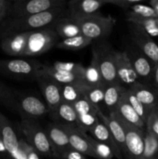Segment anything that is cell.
I'll list each match as a JSON object with an SVG mask.
<instances>
[{"label": "cell", "instance_id": "1", "mask_svg": "<svg viewBox=\"0 0 158 159\" xmlns=\"http://www.w3.org/2000/svg\"><path fill=\"white\" fill-rule=\"evenodd\" d=\"M68 12L66 7L57 8L52 10L46 11L36 15L27 16L9 17L2 23V37L10 34H21L31 32L36 30L52 27L53 25L60 18Z\"/></svg>", "mask_w": 158, "mask_h": 159}, {"label": "cell", "instance_id": "2", "mask_svg": "<svg viewBox=\"0 0 158 159\" xmlns=\"http://www.w3.org/2000/svg\"><path fill=\"white\" fill-rule=\"evenodd\" d=\"M74 17V16H73ZM77 20L82 35L94 41L103 40L112 31L116 20L112 16L100 13L82 17H74Z\"/></svg>", "mask_w": 158, "mask_h": 159}, {"label": "cell", "instance_id": "3", "mask_svg": "<svg viewBox=\"0 0 158 159\" xmlns=\"http://www.w3.org/2000/svg\"><path fill=\"white\" fill-rule=\"evenodd\" d=\"M96 53L102 79L105 85L120 83L116 66V50L105 40L94 41L92 48Z\"/></svg>", "mask_w": 158, "mask_h": 159}, {"label": "cell", "instance_id": "4", "mask_svg": "<svg viewBox=\"0 0 158 159\" xmlns=\"http://www.w3.org/2000/svg\"><path fill=\"white\" fill-rule=\"evenodd\" d=\"M64 0H16L12 2L9 16L12 18L36 15L57 8L67 6Z\"/></svg>", "mask_w": 158, "mask_h": 159}, {"label": "cell", "instance_id": "5", "mask_svg": "<svg viewBox=\"0 0 158 159\" xmlns=\"http://www.w3.org/2000/svg\"><path fill=\"white\" fill-rule=\"evenodd\" d=\"M60 39L52 27L43 28L29 32L24 57L39 56L56 47Z\"/></svg>", "mask_w": 158, "mask_h": 159}, {"label": "cell", "instance_id": "6", "mask_svg": "<svg viewBox=\"0 0 158 159\" xmlns=\"http://www.w3.org/2000/svg\"><path fill=\"white\" fill-rule=\"evenodd\" d=\"M20 128L26 138V141L38 154L45 157H51L54 154L45 130L40 127L36 120L23 119Z\"/></svg>", "mask_w": 158, "mask_h": 159}, {"label": "cell", "instance_id": "7", "mask_svg": "<svg viewBox=\"0 0 158 159\" xmlns=\"http://www.w3.org/2000/svg\"><path fill=\"white\" fill-rule=\"evenodd\" d=\"M42 67L43 65L36 61H26L23 59L0 61V73L17 79L33 78L35 79Z\"/></svg>", "mask_w": 158, "mask_h": 159}, {"label": "cell", "instance_id": "8", "mask_svg": "<svg viewBox=\"0 0 158 159\" xmlns=\"http://www.w3.org/2000/svg\"><path fill=\"white\" fill-rule=\"evenodd\" d=\"M124 51L129 58L139 82L144 85L153 86L154 63L141 52L133 43L131 45H128Z\"/></svg>", "mask_w": 158, "mask_h": 159}, {"label": "cell", "instance_id": "9", "mask_svg": "<svg viewBox=\"0 0 158 159\" xmlns=\"http://www.w3.org/2000/svg\"><path fill=\"white\" fill-rule=\"evenodd\" d=\"M120 122L124 132L125 141V155L130 159H141L144 150L145 130L130 125L119 117L116 112H113Z\"/></svg>", "mask_w": 158, "mask_h": 159}, {"label": "cell", "instance_id": "10", "mask_svg": "<svg viewBox=\"0 0 158 159\" xmlns=\"http://www.w3.org/2000/svg\"><path fill=\"white\" fill-rule=\"evenodd\" d=\"M128 29L132 43L150 58L154 65H157L158 44L153 40L151 36L141 26L133 23H129Z\"/></svg>", "mask_w": 158, "mask_h": 159}, {"label": "cell", "instance_id": "11", "mask_svg": "<svg viewBox=\"0 0 158 159\" xmlns=\"http://www.w3.org/2000/svg\"><path fill=\"white\" fill-rule=\"evenodd\" d=\"M35 80L38 84L50 112L53 113L62 102L61 85L40 70L37 73Z\"/></svg>", "mask_w": 158, "mask_h": 159}, {"label": "cell", "instance_id": "12", "mask_svg": "<svg viewBox=\"0 0 158 159\" xmlns=\"http://www.w3.org/2000/svg\"><path fill=\"white\" fill-rule=\"evenodd\" d=\"M116 73L119 82L129 88L139 82V78L125 51H116Z\"/></svg>", "mask_w": 158, "mask_h": 159}, {"label": "cell", "instance_id": "13", "mask_svg": "<svg viewBox=\"0 0 158 159\" xmlns=\"http://www.w3.org/2000/svg\"><path fill=\"white\" fill-rule=\"evenodd\" d=\"M45 132L54 155L57 158H62L63 155L71 149L66 131L60 124H52L48 126Z\"/></svg>", "mask_w": 158, "mask_h": 159}, {"label": "cell", "instance_id": "14", "mask_svg": "<svg viewBox=\"0 0 158 159\" xmlns=\"http://www.w3.org/2000/svg\"><path fill=\"white\" fill-rule=\"evenodd\" d=\"M29 32L4 36L1 40L3 52L13 57H24Z\"/></svg>", "mask_w": 158, "mask_h": 159}, {"label": "cell", "instance_id": "15", "mask_svg": "<svg viewBox=\"0 0 158 159\" xmlns=\"http://www.w3.org/2000/svg\"><path fill=\"white\" fill-rule=\"evenodd\" d=\"M105 4V0H71L67 3V9L71 16H88L99 12Z\"/></svg>", "mask_w": 158, "mask_h": 159}, {"label": "cell", "instance_id": "16", "mask_svg": "<svg viewBox=\"0 0 158 159\" xmlns=\"http://www.w3.org/2000/svg\"><path fill=\"white\" fill-rule=\"evenodd\" d=\"M26 94L19 93L0 82V104L23 116V106Z\"/></svg>", "mask_w": 158, "mask_h": 159}, {"label": "cell", "instance_id": "17", "mask_svg": "<svg viewBox=\"0 0 158 159\" xmlns=\"http://www.w3.org/2000/svg\"><path fill=\"white\" fill-rule=\"evenodd\" d=\"M60 125L68 134L71 148L82 155L96 158L92 147L83 136L81 130L74 126L65 125V124H60Z\"/></svg>", "mask_w": 158, "mask_h": 159}, {"label": "cell", "instance_id": "18", "mask_svg": "<svg viewBox=\"0 0 158 159\" xmlns=\"http://www.w3.org/2000/svg\"><path fill=\"white\" fill-rule=\"evenodd\" d=\"M99 116L100 120L108 127L112 136L113 139L116 141V144L119 148L122 153H125V132L121 125L120 122L116 117L115 113H111L108 115L104 114L101 109H99Z\"/></svg>", "mask_w": 158, "mask_h": 159}, {"label": "cell", "instance_id": "19", "mask_svg": "<svg viewBox=\"0 0 158 159\" xmlns=\"http://www.w3.org/2000/svg\"><path fill=\"white\" fill-rule=\"evenodd\" d=\"M0 134L2 138L6 150L13 158L18 152L20 139L17 137L9 120L0 112Z\"/></svg>", "mask_w": 158, "mask_h": 159}, {"label": "cell", "instance_id": "20", "mask_svg": "<svg viewBox=\"0 0 158 159\" xmlns=\"http://www.w3.org/2000/svg\"><path fill=\"white\" fill-rule=\"evenodd\" d=\"M52 28L60 40L71 38L82 34L77 20L71 16L69 12L59 19L53 25Z\"/></svg>", "mask_w": 158, "mask_h": 159}, {"label": "cell", "instance_id": "21", "mask_svg": "<svg viewBox=\"0 0 158 159\" xmlns=\"http://www.w3.org/2000/svg\"><path fill=\"white\" fill-rule=\"evenodd\" d=\"M91 137L94 138L97 141L107 144L114 153V155L119 159H122V153L120 151L119 148L116 144V141L113 139L111 133L108 127L102 122L99 121L96 125H94L91 130H89Z\"/></svg>", "mask_w": 158, "mask_h": 159}, {"label": "cell", "instance_id": "22", "mask_svg": "<svg viewBox=\"0 0 158 159\" xmlns=\"http://www.w3.org/2000/svg\"><path fill=\"white\" fill-rule=\"evenodd\" d=\"M129 89L139 102L150 109H154L158 105V96L153 86L144 85L140 82Z\"/></svg>", "mask_w": 158, "mask_h": 159}, {"label": "cell", "instance_id": "23", "mask_svg": "<svg viewBox=\"0 0 158 159\" xmlns=\"http://www.w3.org/2000/svg\"><path fill=\"white\" fill-rule=\"evenodd\" d=\"M115 112L117 113L119 117L122 118L123 120L129 124L130 125L146 130L145 122L141 119L140 116L137 114L132 106L124 99L123 96Z\"/></svg>", "mask_w": 158, "mask_h": 159}, {"label": "cell", "instance_id": "24", "mask_svg": "<svg viewBox=\"0 0 158 159\" xmlns=\"http://www.w3.org/2000/svg\"><path fill=\"white\" fill-rule=\"evenodd\" d=\"M83 82L88 87L99 86L105 85L102 79L100 68L98 62L96 53L92 50L91 60L89 65L85 67L83 73Z\"/></svg>", "mask_w": 158, "mask_h": 159}, {"label": "cell", "instance_id": "25", "mask_svg": "<svg viewBox=\"0 0 158 159\" xmlns=\"http://www.w3.org/2000/svg\"><path fill=\"white\" fill-rule=\"evenodd\" d=\"M126 89L121 83L105 85L103 102L109 113L116 111Z\"/></svg>", "mask_w": 158, "mask_h": 159}, {"label": "cell", "instance_id": "26", "mask_svg": "<svg viewBox=\"0 0 158 159\" xmlns=\"http://www.w3.org/2000/svg\"><path fill=\"white\" fill-rule=\"evenodd\" d=\"M40 71L47 75L51 79H53L57 83L61 85L72 83H84L83 75H77L74 74V73L57 71V70L50 68L47 65H43V67L41 68Z\"/></svg>", "mask_w": 158, "mask_h": 159}, {"label": "cell", "instance_id": "27", "mask_svg": "<svg viewBox=\"0 0 158 159\" xmlns=\"http://www.w3.org/2000/svg\"><path fill=\"white\" fill-rule=\"evenodd\" d=\"M89 87L84 83H72L61 85L62 102L74 104L81 98L85 96L86 90Z\"/></svg>", "mask_w": 158, "mask_h": 159}, {"label": "cell", "instance_id": "28", "mask_svg": "<svg viewBox=\"0 0 158 159\" xmlns=\"http://www.w3.org/2000/svg\"><path fill=\"white\" fill-rule=\"evenodd\" d=\"M53 114L62 121L60 124L77 127V115L72 104L62 102Z\"/></svg>", "mask_w": 158, "mask_h": 159}, {"label": "cell", "instance_id": "29", "mask_svg": "<svg viewBox=\"0 0 158 159\" xmlns=\"http://www.w3.org/2000/svg\"><path fill=\"white\" fill-rule=\"evenodd\" d=\"M92 43L93 40L81 34V35L76 36L71 38L60 40L56 45V48L60 50H64V51H76L83 49L85 47L91 44Z\"/></svg>", "mask_w": 158, "mask_h": 159}, {"label": "cell", "instance_id": "30", "mask_svg": "<svg viewBox=\"0 0 158 159\" xmlns=\"http://www.w3.org/2000/svg\"><path fill=\"white\" fill-rule=\"evenodd\" d=\"M126 20L141 26L151 37H158V18H142L126 12Z\"/></svg>", "mask_w": 158, "mask_h": 159}, {"label": "cell", "instance_id": "31", "mask_svg": "<svg viewBox=\"0 0 158 159\" xmlns=\"http://www.w3.org/2000/svg\"><path fill=\"white\" fill-rule=\"evenodd\" d=\"M82 131V130H81ZM82 134L85 137V139L88 141L91 146L92 147L93 151L95 154L96 158L98 159H112L115 157L114 153L112 149L107 144L100 142L94 139V138L88 135L85 132L82 131Z\"/></svg>", "mask_w": 158, "mask_h": 159}, {"label": "cell", "instance_id": "32", "mask_svg": "<svg viewBox=\"0 0 158 159\" xmlns=\"http://www.w3.org/2000/svg\"><path fill=\"white\" fill-rule=\"evenodd\" d=\"M123 97L124 99L132 106V107L134 109L135 111L137 113V114L140 116L141 119H142L146 124L147 119H148L149 115L150 114V113H151V111L153 110V109L148 108V107H145L143 104L141 103L139 101V99H138L136 97V96L133 94V92L128 88L126 89V90H125V93H124Z\"/></svg>", "mask_w": 158, "mask_h": 159}, {"label": "cell", "instance_id": "33", "mask_svg": "<svg viewBox=\"0 0 158 159\" xmlns=\"http://www.w3.org/2000/svg\"><path fill=\"white\" fill-rule=\"evenodd\" d=\"M141 159H158V138L146 130L144 150Z\"/></svg>", "mask_w": 158, "mask_h": 159}, {"label": "cell", "instance_id": "34", "mask_svg": "<svg viewBox=\"0 0 158 159\" xmlns=\"http://www.w3.org/2000/svg\"><path fill=\"white\" fill-rule=\"evenodd\" d=\"M105 85H99V86L89 87L86 90L85 97L87 100L95 108H100V104L103 102L104 96H105Z\"/></svg>", "mask_w": 158, "mask_h": 159}, {"label": "cell", "instance_id": "35", "mask_svg": "<svg viewBox=\"0 0 158 159\" xmlns=\"http://www.w3.org/2000/svg\"><path fill=\"white\" fill-rule=\"evenodd\" d=\"M50 68L60 71L74 73L77 75H83L85 67L80 63L66 61H55L51 65H47Z\"/></svg>", "mask_w": 158, "mask_h": 159}, {"label": "cell", "instance_id": "36", "mask_svg": "<svg viewBox=\"0 0 158 159\" xmlns=\"http://www.w3.org/2000/svg\"><path fill=\"white\" fill-rule=\"evenodd\" d=\"M127 13L142 18H158L157 14L151 6L137 3L131 7L129 10L126 11Z\"/></svg>", "mask_w": 158, "mask_h": 159}, {"label": "cell", "instance_id": "37", "mask_svg": "<svg viewBox=\"0 0 158 159\" xmlns=\"http://www.w3.org/2000/svg\"><path fill=\"white\" fill-rule=\"evenodd\" d=\"M38 155V152L31 147L26 141L20 139L18 152L14 159H40Z\"/></svg>", "mask_w": 158, "mask_h": 159}, {"label": "cell", "instance_id": "38", "mask_svg": "<svg viewBox=\"0 0 158 159\" xmlns=\"http://www.w3.org/2000/svg\"><path fill=\"white\" fill-rule=\"evenodd\" d=\"M146 130L151 132L158 138V112L153 109L146 123Z\"/></svg>", "mask_w": 158, "mask_h": 159}, {"label": "cell", "instance_id": "39", "mask_svg": "<svg viewBox=\"0 0 158 159\" xmlns=\"http://www.w3.org/2000/svg\"><path fill=\"white\" fill-rule=\"evenodd\" d=\"M106 4H111L118 6L125 11H128L131 7L137 3H141L142 0H105Z\"/></svg>", "mask_w": 158, "mask_h": 159}, {"label": "cell", "instance_id": "40", "mask_svg": "<svg viewBox=\"0 0 158 159\" xmlns=\"http://www.w3.org/2000/svg\"><path fill=\"white\" fill-rule=\"evenodd\" d=\"M11 2L6 0H0V24L6 20L9 16V8H10Z\"/></svg>", "mask_w": 158, "mask_h": 159}, {"label": "cell", "instance_id": "41", "mask_svg": "<svg viewBox=\"0 0 158 159\" xmlns=\"http://www.w3.org/2000/svg\"><path fill=\"white\" fill-rule=\"evenodd\" d=\"M63 159H87L85 156L82 154L79 153L77 151L74 150V149H70L68 150L64 155L62 157Z\"/></svg>", "mask_w": 158, "mask_h": 159}, {"label": "cell", "instance_id": "42", "mask_svg": "<svg viewBox=\"0 0 158 159\" xmlns=\"http://www.w3.org/2000/svg\"><path fill=\"white\" fill-rule=\"evenodd\" d=\"M153 87L158 88V64L155 65L153 75Z\"/></svg>", "mask_w": 158, "mask_h": 159}, {"label": "cell", "instance_id": "43", "mask_svg": "<svg viewBox=\"0 0 158 159\" xmlns=\"http://www.w3.org/2000/svg\"><path fill=\"white\" fill-rule=\"evenodd\" d=\"M150 6L155 10L156 13L158 16V0H152L150 2Z\"/></svg>", "mask_w": 158, "mask_h": 159}, {"label": "cell", "instance_id": "44", "mask_svg": "<svg viewBox=\"0 0 158 159\" xmlns=\"http://www.w3.org/2000/svg\"><path fill=\"white\" fill-rule=\"evenodd\" d=\"M6 152V148H5L4 143H3L2 135L1 134H0V152Z\"/></svg>", "mask_w": 158, "mask_h": 159}, {"label": "cell", "instance_id": "45", "mask_svg": "<svg viewBox=\"0 0 158 159\" xmlns=\"http://www.w3.org/2000/svg\"><path fill=\"white\" fill-rule=\"evenodd\" d=\"M153 89H154L155 92H156V93L157 94V96H158V88H155V87H153Z\"/></svg>", "mask_w": 158, "mask_h": 159}, {"label": "cell", "instance_id": "46", "mask_svg": "<svg viewBox=\"0 0 158 159\" xmlns=\"http://www.w3.org/2000/svg\"><path fill=\"white\" fill-rule=\"evenodd\" d=\"M155 109H156V111H157V112H158V105H157V106H156V107H155Z\"/></svg>", "mask_w": 158, "mask_h": 159}]
</instances>
